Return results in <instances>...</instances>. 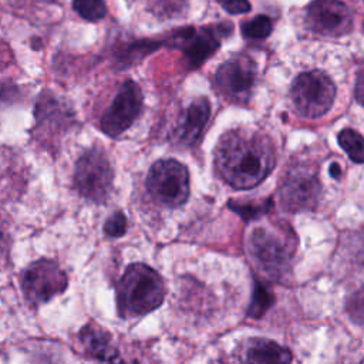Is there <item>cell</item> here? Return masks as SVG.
I'll return each instance as SVG.
<instances>
[{"instance_id": "30bf717a", "label": "cell", "mask_w": 364, "mask_h": 364, "mask_svg": "<svg viewBox=\"0 0 364 364\" xmlns=\"http://www.w3.org/2000/svg\"><path fill=\"white\" fill-rule=\"evenodd\" d=\"M306 23L309 30L318 36L340 37L350 33L353 14L340 0H314L307 7Z\"/></svg>"}, {"instance_id": "8fae6325", "label": "cell", "mask_w": 364, "mask_h": 364, "mask_svg": "<svg viewBox=\"0 0 364 364\" xmlns=\"http://www.w3.org/2000/svg\"><path fill=\"white\" fill-rule=\"evenodd\" d=\"M141 105L142 94L139 87L134 81L124 82L111 107L101 119V129L109 136L122 134L139 115Z\"/></svg>"}, {"instance_id": "52a82bcc", "label": "cell", "mask_w": 364, "mask_h": 364, "mask_svg": "<svg viewBox=\"0 0 364 364\" xmlns=\"http://www.w3.org/2000/svg\"><path fill=\"white\" fill-rule=\"evenodd\" d=\"M21 287L26 299L31 304L48 301L67 287V276L61 267L48 259L31 263L23 273Z\"/></svg>"}, {"instance_id": "ffe728a7", "label": "cell", "mask_w": 364, "mask_h": 364, "mask_svg": "<svg viewBox=\"0 0 364 364\" xmlns=\"http://www.w3.org/2000/svg\"><path fill=\"white\" fill-rule=\"evenodd\" d=\"M350 316L360 323H364V289L354 293L348 301Z\"/></svg>"}, {"instance_id": "d6986e66", "label": "cell", "mask_w": 364, "mask_h": 364, "mask_svg": "<svg viewBox=\"0 0 364 364\" xmlns=\"http://www.w3.org/2000/svg\"><path fill=\"white\" fill-rule=\"evenodd\" d=\"M125 230H127V218H125V215H124L122 212H119V210L115 212V213H112V215L107 219V222H105V225H104V232H105V235H108V236H111V237H118V236L124 235Z\"/></svg>"}, {"instance_id": "5b68a950", "label": "cell", "mask_w": 364, "mask_h": 364, "mask_svg": "<svg viewBox=\"0 0 364 364\" xmlns=\"http://www.w3.org/2000/svg\"><path fill=\"white\" fill-rule=\"evenodd\" d=\"M112 181V166L102 149L92 148L77 161L74 185L84 198L104 202L111 192Z\"/></svg>"}, {"instance_id": "7402d4cb", "label": "cell", "mask_w": 364, "mask_h": 364, "mask_svg": "<svg viewBox=\"0 0 364 364\" xmlns=\"http://www.w3.org/2000/svg\"><path fill=\"white\" fill-rule=\"evenodd\" d=\"M155 4H158L159 10L168 16V13L175 14V10H179L183 4L182 0H155Z\"/></svg>"}, {"instance_id": "ac0fdd59", "label": "cell", "mask_w": 364, "mask_h": 364, "mask_svg": "<svg viewBox=\"0 0 364 364\" xmlns=\"http://www.w3.org/2000/svg\"><path fill=\"white\" fill-rule=\"evenodd\" d=\"M73 7L81 17L90 21L101 20L107 11L102 0H74Z\"/></svg>"}, {"instance_id": "6da1fadb", "label": "cell", "mask_w": 364, "mask_h": 364, "mask_svg": "<svg viewBox=\"0 0 364 364\" xmlns=\"http://www.w3.org/2000/svg\"><path fill=\"white\" fill-rule=\"evenodd\" d=\"M276 155L269 136L252 129L225 134L215 152V166L220 178L236 189L259 185L274 168Z\"/></svg>"}, {"instance_id": "7a4b0ae2", "label": "cell", "mask_w": 364, "mask_h": 364, "mask_svg": "<svg viewBox=\"0 0 364 364\" xmlns=\"http://www.w3.org/2000/svg\"><path fill=\"white\" fill-rule=\"evenodd\" d=\"M165 296L161 276L146 264L127 267L118 284V313L121 317H136L156 309Z\"/></svg>"}, {"instance_id": "2e32d148", "label": "cell", "mask_w": 364, "mask_h": 364, "mask_svg": "<svg viewBox=\"0 0 364 364\" xmlns=\"http://www.w3.org/2000/svg\"><path fill=\"white\" fill-rule=\"evenodd\" d=\"M340 146L348 154L350 159L357 164L364 162V136H361L357 131L346 128L338 134Z\"/></svg>"}, {"instance_id": "9a60e30c", "label": "cell", "mask_w": 364, "mask_h": 364, "mask_svg": "<svg viewBox=\"0 0 364 364\" xmlns=\"http://www.w3.org/2000/svg\"><path fill=\"white\" fill-rule=\"evenodd\" d=\"M209 115H210V107L205 98H199L195 102H192L178 131V141L185 146L193 145L199 139L209 119Z\"/></svg>"}, {"instance_id": "603a6c76", "label": "cell", "mask_w": 364, "mask_h": 364, "mask_svg": "<svg viewBox=\"0 0 364 364\" xmlns=\"http://www.w3.org/2000/svg\"><path fill=\"white\" fill-rule=\"evenodd\" d=\"M354 94H355V100H357L361 105H364V70L360 73V75H358V78H357Z\"/></svg>"}, {"instance_id": "277c9868", "label": "cell", "mask_w": 364, "mask_h": 364, "mask_svg": "<svg viewBox=\"0 0 364 364\" xmlns=\"http://www.w3.org/2000/svg\"><path fill=\"white\" fill-rule=\"evenodd\" d=\"M290 95L296 111L301 117L318 118L331 108L336 87L328 75L313 70L296 77Z\"/></svg>"}, {"instance_id": "ba28073f", "label": "cell", "mask_w": 364, "mask_h": 364, "mask_svg": "<svg viewBox=\"0 0 364 364\" xmlns=\"http://www.w3.org/2000/svg\"><path fill=\"white\" fill-rule=\"evenodd\" d=\"M282 206L290 212L313 209L320 195V182L309 166L297 165L287 171L280 189Z\"/></svg>"}, {"instance_id": "7c38bea8", "label": "cell", "mask_w": 364, "mask_h": 364, "mask_svg": "<svg viewBox=\"0 0 364 364\" xmlns=\"http://www.w3.org/2000/svg\"><path fill=\"white\" fill-rule=\"evenodd\" d=\"M80 340L85 353L109 364H124L109 333L95 324H88L80 331Z\"/></svg>"}, {"instance_id": "5bb4252c", "label": "cell", "mask_w": 364, "mask_h": 364, "mask_svg": "<svg viewBox=\"0 0 364 364\" xmlns=\"http://www.w3.org/2000/svg\"><path fill=\"white\" fill-rule=\"evenodd\" d=\"M182 46L189 67H198L219 48L218 33L208 28L199 33L191 30V34L183 40Z\"/></svg>"}, {"instance_id": "4fadbf2b", "label": "cell", "mask_w": 364, "mask_h": 364, "mask_svg": "<svg viewBox=\"0 0 364 364\" xmlns=\"http://www.w3.org/2000/svg\"><path fill=\"white\" fill-rule=\"evenodd\" d=\"M243 361L246 364H289L291 353L266 338H250L243 348Z\"/></svg>"}, {"instance_id": "3957f363", "label": "cell", "mask_w": 364, "mask_h": 364, "mask_svg": "<svg viewBox=\"0 0 364 364\" xmlns=\"http://www.w3.org/2000/svg\"><path fill=\"white\" fill-rule=\"evenodd\" d=\"M291 232L259 226L249 236V252L256 264L270 277L282 276L294 253Z\"/></svg>"}, {"instance_id": "e0dca14e", "label": "cell", "mask_w": 364, "mask_h": 364, "mask_svg": "<svg viewBox=\"0 0 364 364\" xmlns=\"http://www.w3.org/2000/svg\"><path fill=\"white\" fill-rule=\"evenodd\" d=\"M242 33L246 38H266L272 33V20L267 16H256L242 24Z\"/></svg>"}, {"instance_id": "44dd1931", "label": "cell", "mask_w": 364, "mask_h": 364, "mask_svg": "<svg viewBox=\"0 0 364 364\" xmlns=\"http://www.w3.org/2000/svg\"><path fill=\"white\" fill-rule=\"evenodd\" d=\"M222 6L226 11L232 14L246 13L250 10V4L247 0H222Z\"/></svg>"}, {"instance_id": "8992f818", "label": "cell", "mask_w": 364, "mask_h": 364, "mask_svg": "<svg viewBox=\"0 0 364 364\" xmlns=\"http://www.w3.org/2000/svg\"><path fill=\"white\" fill-rule=\"evenodd\" d=\"M146 186L159 202L171 208L179 206L189 195L188 169L175 159L156 161L148 172Z\"/></svg>"}, {"instance_id": "9c48e42d", "label": "cell", "mask_w": 364, "mask_h": 364, "mask_svg": "<svg viewBox=\"0 0 364 364\" xmlns=\"http://www.w3.org/2000/svg\"><path fill=\"white\" fill-rule=\"evenodd\" d=\"M256 80V64L246 55H236L225 61L216 71L218 90L229 100L245 102L249 100Z\"/></svg>"}]
</instances>
